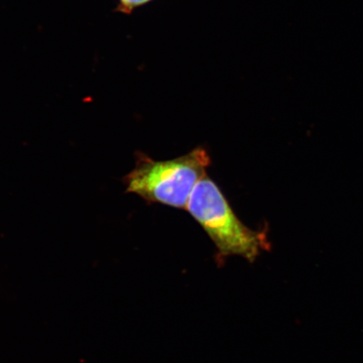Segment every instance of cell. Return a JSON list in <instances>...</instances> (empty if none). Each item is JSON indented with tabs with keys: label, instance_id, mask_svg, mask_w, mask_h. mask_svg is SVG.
<instances>
[{
	"label": "cell",
	"instance_id": "obj_1",
	"mask_svg": "<svg viewBox=\"0 0 363 363\" xmlns=\"http://www.w3.org/2000/svg\"><path fill=\"white\" fill-rule=\"evenodd\" d=\"M135 157L134 169L123 178L125 192L138 195L149 203L179 210H186L195 185L207 175L211 164L203 147L171 160H153L143 152L136 153Z\"/></svg>",
	"mask_w": 363,
	"mask_h": 363
},
{
	"label": "cell",
	"instance_id": "obj_2",
	"mask_svg": "<svg viewBox=\"0 0 363 363\" xmlns=\"http://www.w3.org/2000/svg\"><path fill=\"white\" fill-rule=\"evenodd\" d=\"M186 210L215 244L218 262L238 256L252 263L270 248L266 234L245 225L219 186L207 175L195 185Z\"/></svg>",
	"mask_w": 363,
	"mask_h": 363
},
{
	"label": "cell",
	"instance_id": "obj_3",
	"mask_svg": "<svg viewBox=\"0 0 363 363\" xmlns=\"http://www.w3.org/2000/svg\"><path fill=\"white\" fill-rule=\"evenodd\" d=\"M121 11L125 13H130L135 7L142 6L151 0H120Z\"/></svg>",
	"mask_w": 363,
	"mask_h": 363
}]
</instances>
